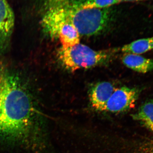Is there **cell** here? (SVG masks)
Returning a JSON list of instances; mask_svg holds the SVG:
<instances>
[{"mask_svg": "<svg viewBox=\"0 0 153 153\" xmlns=\"http://www.w3.org/2000/svg\"><path fill=\"white\" fill-rule=\"evenodd\" d=\"M139 94L140 90L137 88L123 86L116 88L100 111L111 113L125 111L134 106Z\"/></svg>", "mask_w": 153, "mask_h": 153, "instance_id": "cell-5", "label": "cell"}, {"mask_svg": "<svg viewBox=\"0 0 153 153\" xmlns=\"http://www.w3.org/2000/svg\"><path fill=\"white\" fill-rule=\"evenodd\" d=\"M15 25V14L7 0H0V51L8 46Z\"/></svg>", "mask_w": 153, "mask_h": 153, "instance_id": "cell-6", "label": "cell"}, {"mask_svg": "<svg viewBox=\"0 0 153 153\" xmlns=\"http://www.w3.org/2000/svg\"><path fill=\"white\" fill-rule=\"evenodd\" d=\"M44 33L53 39H59L61 47H72L79 44L80 36L68 21L64 7L57 4L50 5L41 19Z\"/></svg>", "mask_w": 153, "mask_h": 153, "instance_id": "cell-3", "label": "cell"}, {"mask_svg": "<svg viewBox=\"0 0 153 153\" xmlns=\"http://www.w3.org/2000/svg\"><path fill=\"white\" fill-rule=\"evenodd\" d=\"M119 1H120V2H121L122 1H140V0H119Z\"/></svg>", "mask_w": 153, "mask_h": 153, "instance_id": "cell-13", "label": "cell"}, {"mask_svg": "<svg viewBox=\"0 0 153 153\" xmlns=\"http://www.w3.org/2000/svg\"><path fill=\"white\" fill-rule=\"evenodd\" d=\"M35 118L27 88L18 76L0 63V139L13 142L27 140Z\"/></svg>", "mask_w": 153, "mask_h": 153, "instance_id": "cell-1", "label": "cell"}, {"mask_svg": "<svg viewBox=\"0 0 153 153\" xmlns=\"http://www.w3.org/2000/svg\"><path fill=\"white\" fill-rule=\"evenodd\" d=\"M142 153H153V138L146 140L142 147Z\"/></svg>", "mask_w": 153, "mask_h": 153, "instance_id": "cell-12", "label": "cell"}, {"mask_svg": "<svg viewBox=\"0 0 153 153\" xmlns=\"http://www.w3.org/2000/svg\"><path fill=\"white\" fill-rule=\"evenodd\" d=\"M111 82H98L92 85L89 91V98L91 106L100 111L116 89Z\"/></svg>", "mask_w": 153, "mask_h": 153, "instance_id": "cell-7", "label": "cell"}, {"mask_svg": "<svg viewBox=\"0 0 153 153\" xmlns=\"http://www.w3.org/2000/svg\"><path fill=\"white\" fill-rule=\"evenodd\" d=\"M132 117L153 133V100L144 102Z\"/></svg>", "mask_w": 153, "mask_h": 153, "instance_id": "cell-9", "label": "cell"}, {"mask_svg": "<svg viewBox=\"0 0 153 153\" xmlns=\"http://www.w3.org/2000/svg\"><path fill=\"white\" fill-rule=\"evenodd\" d=\"M112 51L95 50L82 44L60 47L57 52L58 60L68 71L95 67L106 63L112 57Z\"/></svg>", "mask_w": 153, "mask_h": 153, "instance_id": "cell-2", "label": "cell"}, {"mask_svg": "<svg viewBox=\"0 0 153 153\" xmlns=\"http://www.w3.org/2000/svg\"><path fill=\"white\" fill-rule=\"evenodd\" d=\"M153 49V37L139 39L126 44L121 48L125 54L140 55Z\"/></svg>", "mask_w": 153, "mask_h": 153, "instance_id": "cell-10", "label": "cell"}, {"mask_svg": "<svg viewBox=\"0 0 153 153\" xmlns=\"http://www.w3.org/2000/svg\"><path fill=\"white\" fill-rule=\"evenodd\" d=\"M122 61L128 68L139 73L145 74L153 70V60L140 55L125 54Z\"/></svg>", "mask_w": 153, "mask_h": 153, "instance_id": "cell-8", "label": "cell"}, {"mask_svg": "<svg viewBox=\"0 0 153 153\" xmlns=\"http://www.w3.org/2000/svg\"><path fill=\"white\" fill-rule=\"evenodd\" d=\"M119 3V0H87L79 7L83 9H105Z\"/></svg>", "mask_w": 153, "mask_h": 153, "instance_id": "cell-11", "label": "cell"}, {"mask_svg": "<svg viewBox=\"0 0 153 153\" xmlns=\"http://www.w3.org/2000/svg\"><path fill=\"white\" fill-rule=\"evenodd\" d=\"M68 21L79 36H95L107 27L110 20L108 8L83 9L80 7H63Z\"/></svg>", "mask_w": 153, "mask_h": 153, "instance_id": "cell-4", "label": "cell"}]
</instances>
